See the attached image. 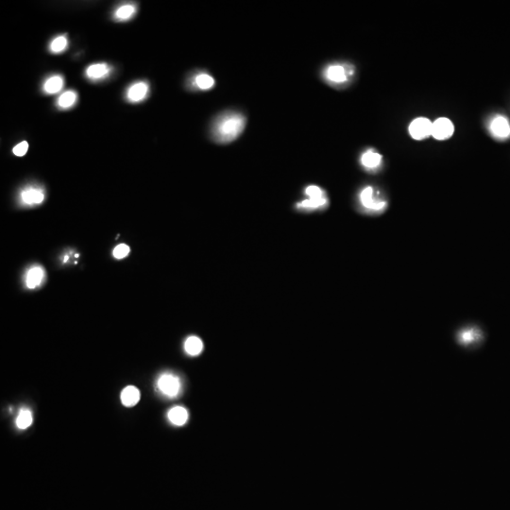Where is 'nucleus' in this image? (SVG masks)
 <instances>
[{
	"label": "nucleus",
	"instance_id": "nucleus-7",
	"mask_svg": "<svg viewBox=\"0 0 510 510\" xmlns=\"http://www.w3.org/2000/svg\"><path fill=\"white\" fill-rule=\"evenodd\" d=\"M150 94V85L147 81H135L126 91V99L131 103H139L145 100Z\"/></svg>",
	"mask_w": 510,
	"mask_h": 510
},
{
	"label": "nucleus",
	"instance_id": "nucleus-15",
	"mask_svg": "<svg viewBox=\"0 0 510 510\" xmlns=\"http://www.w3.org/2000/svg\"><path fill=\"white\" fill-rule=\"evenodd\" d=\"M78 101V94L74 90H67L59 96L56 106L60 110H68L75 106Z\"/></svg>",
	"mask_w": 510,
	"mask_h": 510
},
{
	"label": "nucleus",
	"instance_id": "nucleus-9",
	"mask_svg": "<svg viewBox=\"0 0 510 510\" xmlns=\"http://www.w3.org/2000/svg\"><path fill=\"white\" fill-rule=\"evenodd\" d=\"M454 128L452 121L448 118L442 117L435 120L432 125V134L435 139L445 140L452 136Z\"/></svg>",
	"mask_w": 510,
	"mask_h": 510
},
{
	"label": "nucleus",
	"instance_id": "nucleus-19",
	"mask_svg": "<svg viewBox=\"0 0 510 510\" xmlns=\"http://www.w3.org/2000/svg\"><path fill=\"white\" fill-rule=\"evenodd\" d=\"M194 85L198 88L199 90L206 91L209 89H212L215 85V80L212 76L206 74V73H201L197 74L194 78Z\"/></svg>",
	"mask_w": 510,
	"mask_h": 510
},
{
	"label": "nucleus",
	"instance_id": "nucleus-4",
	"mask_svg": "<svg viewBox=\"0 0 510 510\" xmlns=\"http://www.w3.org/2000/svg\"><path fill=\"white\" fill-rule=\"evenodd\" d=\"M158 388L161 390L162 394L174 398L180 393L181 384L180 378L175 376L171 373H165L158 380Z\"/></svg>",
	"mask_w": 510,
	"mask_h": 510
},
{
	"label": "nucleus",
	"instance_id": "nucleus-5",
	"mask_svg": "<svg viewBox=\"0 0 510 510\" xmlns=\"http://www.w3.org/2000/svg\"><path fill=\"white\" fill-rule=\"evenodd\" d=\"M19 201L26 206L39 205L45 201V191L38 186H27L20 192Z\"/></svg>",
	"mask_w": 510,
	"mask_h": 510
},
{
	"label": "nucleus",
	"instance_id": "nucleus-18",
	"mask_svg": "<svg viewBox=\"0 0 510 510\" xmlns=\"http://www.w3.org/2000/svg\"><path fill=\"white\" fill-rule=\"evenodd\" d=\"M382 162V156L375 151H368L361 157V163L367 169L377 168Z\"/></svg>",
	"mask_w": 510,
	"mask_h": 510
},
{
	"label": "nucleus",
	"instance_id": "nucleus-22",
	"mask_svg": "<svg viewBox=\"0 0 510 510\" xmlns=\"http://www.w3.org/2000/svg\"><path fill=\"white\" fill-rule=\"evenodd\" d=\"M32 423V414L28 409L21 410L17 418H16V425L20 429H26L29 427Z\"/></svg>",
	"mask_w": 510,
	"mask_h": 510
},
{
	"label": "nucleus",
	"instance_id": "nucleus-17",
	"mask_svg": "<svg viewBox=\"0 0 510 510\" xmlns=\"http://www.w3.org/2000/svg\"><path fill=\"white\" fill-rule=\"evenodd\" d=\"M168 418L175 425L181 426L186 424L188 420V412L185 407L175 406L168 412Z\"/></svg>",
	"mask_w": 510,
	"mask_h": 510
},
{
	"label": "nucleus",
	"instance_id": "nucleus-13",
	"mask_svg": "<svg viewBox=\"0 0 510 510\" xmlns=\"http://www.w3.org/2000/svg\"><path fill=\"white\" fill-rule=\"evenodd\" d=\"M137 12V6L128 3L118 7L114 12V19L118 22H125L134 17Z\"/></svg>",
	"mask_w": 510,
	"mask_h": 510
},
{
	"label": "nucleus",
	"instance_id": "nucleus-14",
	"mask_svg": "<svg viewBox=\"0 0 510 510\" xmlns=\"http://www.w3.org/2000/svg\"><path fill=\"white\" fill-rule=\"evenodd\" d=\"M44 277H45L44 268L35 266V267L29 268V271L27 273L26 284L29 288L33 289V288H36L38 285H40L41 283L44 280Z\"/></svg>",
	"mask_w": 510,
	"mask_h": 510
},
{
	"label": "nucleus",
	"instance_id": "nucleus-11",
	"mask_svg": "<svg viewBox=\"0 0 510 510\" xmlns=\"http://www.w3.org/2000/svg\"><path fill=\"white\" fill-rule=\"evenodd\" d=\"M64 86V77L59 74L48 77L43 83V92L47 95H55L63 90Z\"/></svg>",
	"mask_w": 510,
	"mask_h": 510
},
{
	"label": "nucleus",
	"instance_id": "nucleus-2",
	"mask_svg": "<svg viewBox=\"0 0 510 510\" xmlns=\"http://www.w3.org/2000/svg\"><path fill=\"white\" fill-rule=\"evenodd\" d=\"M305 195L308 198L302 201L297 206L301 209H319L325 207L328 203V198L325 195L324 191L317 186H309L305 189Z\"/></svg>",
	"mask_w": 510,
	"mask_h": 510
},
{
	"label": "nucleus",
	"instance_id": "nucleus-16",
	"mask_svg": "<svg viewBox=\"0 0 510 510\" xmlns=\"http://www.w3.org/2000/svg\"><path fill=\"white\" fill-rule=\"evenodd\" d=\"M140 400L139 389L133 386H129L121 392L122 404L128 407H132L138 404Z\"/></svg>",
	"mask_w": 510,
	"mask_h": 510
},
{
	"label": "nucleus",
	"instance_id": "nucleus-6",
	"mask_svg": "<svg viewBox=\"0 0 510 510\" xmlns=\"http://www.w3.org/2000/svg\"><path fill=\"white\" fill-rule=\"evenodd\" d=\"M349 74H352V72L347 69L346 66L341 64H332L324 70L323 76L326 81H329L333 84L338 85V84H343L348 81Z\"/></svg>",
	"mask_w": 510,
	"mask_h": 510
},
{
	"label": "nucleus",
	"instance_id": "nucleus-24",
	"mask_svg": "<svg viewBox=\"0 0 510 510\" xmlns=\"http://www.w3.org/2000/svg\"><path fill=\"white\" fill-rule=\"evenodd\" d=\"M130 252V248L125 244H120L116 246V249H114V256L117 259H122L128 256Z\"/></svg>",
	"mask_w": 510,
	"mask_h": 510
},
{
	"label": "nucleus",
	"instance_id": "nucleus-25",
	"mask_svg": "<svg viewBox=\"0 0 510 510\" xmlns=\"http://www.w3.org/2000/svg\"><path fill=\"white\" fill-rule=\"evenodd\" d=\"M477 333L475 330L464 331L460 335V339L463 343H470L473 340H476L477 337Z\"/></svg>",
	"mask_w": 510,
	"mask_h": 510
},
{
	"label": "nucleus",
	"instance_id": "nucleus-1",
	"mask_svg": "<svg viewBox=\"0 0 510 510\" xmlns=\"http://www.w3.org/2000/svg\"><path fill=\"white\" fill-rule=\"evenodd\" d=\"M246 127V118L239 113H227L220 116L213 126L212 134L216 142L227 144L238 138Z\"/></svg>",
	"mask_w": 510,
	"mask_h": 510
},
{
	"label": "nucleus",
	"instance_id": "nucleus-10",
	"mask_svg": "<svg viewBox=\"0 0 510 510\" xmlns=\"http://www.w3.org/2000/svg\"><path fill=\"white\" fill-rule=\"evenodd\" d=\"M113 67L105 63H98L89 65L85 70V76L88 80L93 81H102L111 75Z\"/></svg>",
	"mask_w": 510,
	"mask_h": 510
},
{
	"label": "nucleus",
	"instance_id": "nucleus-23",
	"mask_svg": "<svg viewBox=\"0 0 510 510\" xmlns=\"http://www.w3.org/2000/svg\"><path fill=\"white\" fill-rule=\"evenodd\" d=\"M29 151V143L27 141H22L19 144L13 147L12 153L15 156L22 157Z\"/></svg>",
	"mask_w": 510,
	"mask_h": 510
},
{
	"label": "nucleus",
	"instance_id": "nucleus-12",
	"mask_svg": "<svg viewBox=\"0 0 510 510\" xmlns=\"http://www.w3.org/2000/svg\"><path fill=\"white\" fill-rule=\"evenodd\" d=\"M490 129L493 134L500 138H505L510 134L509 123L503 116H498L493 119Z\"/></svg>",
	"mask_w": 510,
	"mask_h": 510
},
{
	"label": "nucleus",
	"instance_id": "nucleus-20",
	"mask_svg": "<svg viewBox=\"0 0 510 510\" xmlns=\"http://www.w3.org/2000/svg\"><path fill=\"white\" fill-rule=\"evenodd\" d=\"M186 352L190 355H197L203 352V343L201 338L197 336H190L185 343Z\"/></svg>",
	"mask_w": 510,
	"mask_h": 510
},
{
	"label": "nucleus",
	"instance_id": "nucleus-21",
	"mask_svg": "<svg viewBox=\"0 0 510 510\" xmlns=\"http://www.w3.org/2000/svg\"><path fill=\"white\" fill-rule=\"evenodd\" d=\"M68 47V39L66 35H59L49 44V51L53 54H60L65 51Z\"/></svg>",
	"mask_w": 510,
	"mask_h": 510
},
{
	"label": "nucleus",
	"instance_id": "nucleus-3",
	"mask_svg": "<svg viewBox=\"0 0 510 510\" xmlns=\"http://www.w3.org/2000/svg\"><path fill=\"white\" fill-rule=\"evenodd\" d=\"M360 203L364 208L371 212H381L387 207V202L376 195L371 186H367L359 195Z\"/></svg>",
	"mask_w": 510,
	"mask_h": 510
},
{
	"label": "nucleus",
	"instance_id": "nucleus-8",
	"mask_svg": "<svg viewBox=\"0 0 510 510\" xmlns=\"http://www.w3.org/2000/svg\"><path fill=\"white\" fill-rule=\"evenodd\" d=\"M433 123L429 119L420 117L412 122L409 126V134L414 139L422 140L432 134Z\"/></svg>",
	"mask_w": 510,
	"mask_h": 510
}]
</instances>
